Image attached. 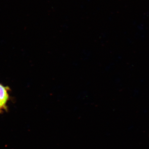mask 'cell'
Here are the masks:
<instances>
[{"mask_svg":"<svg viewBox=\"0 0 149 149\" xmlns=\"http://www.w3.org/2000/svg\"><path fill=\"white\" fill-rule=\"evenodd\" d=\"M8 87L0 84V105L5 110L7 109V104L9 99Z\"/></svg>","mask_w":149,"mask_h":149,"instance_id":"obj_1","label":"cell"},{"mask_svg":"<svg viewBox=\"0 0 149 149\" xmlns=\"http://www.w3.org/2000/svg\"><path fill=\"white\" fill-rule=\"evenodd\" d=\"M4 111H5V110L0 105V113Z\"/></svg>","mask_w":149,"mask_h":149,"instance_id":"obj_2","label":"cell"}]
</instances>
